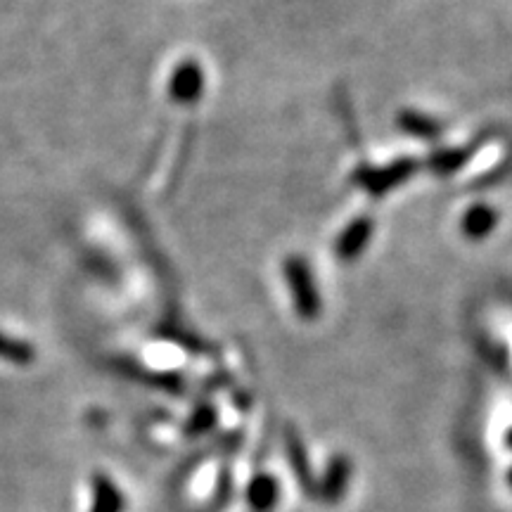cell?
I'll return each mask as SVG.
<instances>
[{"label":"cell","mask_w":512,"mask_h":512,"mask_svg":"<svg viewBox=\"0 0 512 512\" xmlns=\"http://www.w3.org/2000/svg\"><path fill=\"white\" fill-rule=\"evenodd\" d=\"M399 124H401L403 131L411 133V136H418V138H434V136H439V124H437V121L422 117V114L406 112L399 119Z\"/></svg>","instance_id":"cell-6"},{"label":"cell","mask_w":512,"mask_h":512,"mask_svg":"<svg viewBox=\"0 0 512 512\" xmlns=\"http://www.w3.org/2000/svg\"><path fill=\"white\" fill-rule=\"evenodd\" d=\"M496 221H498V214L494 209L486 207V204H477V207H472L465 214L463 233L472 240H482L496 228Z\"/></svg>","instance_id":"cell-5"},{"label":"cell","mask_w":512,"mask_h":512,"mask_svg":"<svg viewBox=\"0 0 512 512\" xmlns=\"http://www.w3.org/2000/svg\"><path fill=\"white\" fill-rule=\"evenodd\" d=\"M370 233H373V223L368 219L354 221L342 235H339L337 254L342 256V259H354V256L361 254L363 247L368 245Z\"/></svg>","instance_id":"cell-4"},{"label":"cell","mask_w":512,"mask_h":512,"mask_svg":"<svg viewBox=\"0 0 512 512\" xmlns=\"http://www.w3.org/2000/svg\"><path fill=\"white\" fill-rule=\"evenodd\" d=\"M467 159V152L465 150H448V152H441L439 157L432 159V166L439 171V174H451V171H456L458 166H463Z\"/></svg>","instance_id":"cell-7"},{"label":"cell","mask_w":512,"mask_h":512,"mask_svg":"<svg viewBox=\"0 0 512 512\" xmlns=\"http://www.w3.org/2000/svg\"><path fill=\"white\" fill-rule=\"evenodd\" d=\"M285 275L287 283H290L294 304H297L299 316L304 318H313L320 309V299L316 287H313V278L311 271L306 268L304 261L299 259H290L285 264Z\"/></svg>","instance_id":"cell-1"},{"label":"cell","mask_w":512,"mask_h":512,"mask_svg":"<svg viewBox=\"0 0 512 512\" xmlns=\"http://www.w3.org/2000/svg\"><path fill=\"white\" fill-rule=\"evenodd\" d=\"M204 88V76L202 69L197 67L195 62H185L181 67L176 69L174 79H171V95L178 102H195L202 95Z\"/></svg>","instance_id":"cell-3"},{"label":"cell","mask_w":512,"mask_h":512,"mask_svg":"<svg viewBox=\"0 0 512 512\" xmlns=\"http://www.w3.org/2000/svg\"><path fill=\"white\" fill-rule=\"evenodd\" d=\"M413 171H415V164L411 159H401V162L387 166V169L368 171V174L358 176V183L366 185L373 195H382V192H387L389 188H394V185L406 181Z\"/></svg>","instance_id":"cell-2"}]
</instances>
